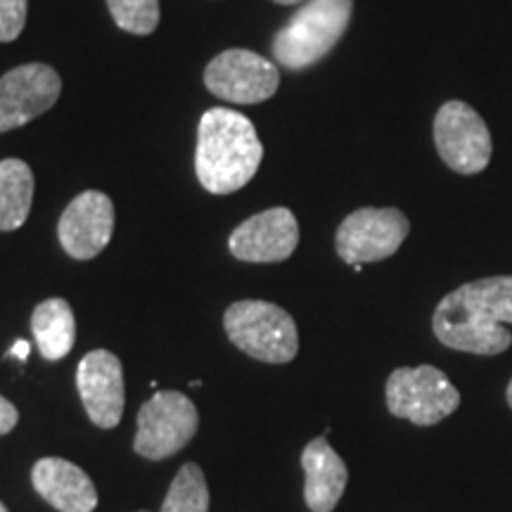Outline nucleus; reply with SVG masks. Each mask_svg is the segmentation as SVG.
Instances as JSON below:
<instances>
[{"mask_svg":"<svg viewBox=\"0 0 512 512\" xmlns=\"http://www.w3.org/2000/svg\"><path fill=\"white\" fill-rule=\"evenodd\" d=\"M512 275L472 280L441 299L432 318L434 335L444 347L477 356H496L510 349Z\"/></svg>","mask_w":512,"mask_h":512,"instance_id":"f257e3e1","label":"nucleus"},{"mask_svg":"<svg viewBox=\"0 0 512 512\" xmlns=\"http://www.w3.org/2000/svg\"><path fill=\"white\" fill-rule=\"evenodd\" d=\"M264 145L245 114L214 107L202 114L197 126L195 171L197 181L211 195H230L245 188L259 171Z\"/></svg>","mask_w":512,"mask_h":512,"instance_id":"f03ea898","label":"nucleus"},{"mask_svg":"<svg viewBox=\"0 0 512 512\" xmlns=\"http://www.w3.org/2000/svg\"><path fill=\"white\" fill-rule=\"evenodd\" d=\"M354 0H306L273 38V57L280 67L299 69L323 60L347 34Z\"/></svg>","mask_w":512,"mask_h":512,"instance_id":"7ed1b4c3","label":"nucleus"},{"mask_svg":"<svg viewBox=\"0 0 512 512\" xmlns=\"http://www.w3.org/2000/svg\"><path fill=\"white\" fill-rule=\"evenodd\" d=\"M223 328L230 342L264 363H290L299 351L294 318L278 304L242 299L228 306Z\"/></svg>","mask_w":512,"mask_h":512,"instance_id":"20e7f679","label":"nucleus"},{"mask_svg":"<svg viewBox=\"0 0 512 512\" xmlns=\"http://www.w3.org/2000/svg\"><path fill=\"white\" fill-rule=\"evenodd\" d=\"M460 406V392L434 366L396 368L387 380V408L394 418L430 427Z\"/></svg>","mask_w":512,"mask_h":512,"instance_id":"39448f33","label":"nucleus"},{"mask_svg":"<svg viewBox=\"0 0 512 512\" xmlns=\"http://www.w3.org/2000/svg\"><path fill=\"white\" fill-rule=\"evenodd\" d=\"M434 143L448 169L463 176L482 174L494 155L486 121L460 100H448L439 107L434 117Z\"/></svg>","mask_w":512,"mask_h":512,"instance_id":"423d86ee","label":"nucleus"},{"mask_svg":"<svg viewBox=\"0 0 512 512\" xmlns=\"http://www.w3.org/2000/svg\"><path fill=\"white\" fill-rule=\"evenodd\" d=\"M200 415L195 403L181 392H157L138 413V434L133 441L138 456L164 460L176 456L197 434Z\"/></svg>","mask_w":512,"mask_h":512,"instance_id":"0eeeda50","label":"nucleus"},{"mask_svg":"<svg viewBox=\"0 0 512 512\" xmlns=\"http://www.w3.org/2000/svg\"><path fill=\"white\" fill-rule=\"evenodd\" d=\"M411 233V221L403 211L387 207H363L339 223L335 247L339 259L347 264H370L399 252Z\"/></svg>","mask_w":512,"mask_h":512,"instance_id":"6e6552de","label":"nucleus"},{"mask_svg":"<svg viewBox=\"0 0 512 512\" xmlns=\"http://www.w3.org/2000/svg\"><path fill=\"white\" fill-rule=\"evenodd\" d=\"M204 86L216 98L235 105H259L278 93V67L252 50H223L204 69Z\"/></svg>","mask_w":512,"mask_h":512,"instance_id":"1a4fd4ad","label":"nucleus"},{"mask_svg":"<svg viewBox=\"0 0 512 512\" xmlns=\"http://www.w3.org/2000/svg\"><path fill=\"white\" fill-rule=\"evenodd\" d=\"M62 93V79L53 67L29 62L0 79V133L15 131L46 114Z\"/></svg>","mask_w":512,"mask_h":512,"instance_id":"9d476101","label":"nucleus"},{"mask_svg":"<svg viewBox=\"0 0 512 512\" xmlns=\"http://www.w3.org/2000/svg\"><path fill=\"white\" fill-rule=\"evenodd\" d=\"M297 245L299 223L287 207H273L252 216L240 223L228 240L230 254L247 264H278L290 259Z\"/></svg>","mask_w":512,"mask_h":512,"instance_id":"9b49d317","label":"nucleus"},{"mask_svg":"<svg viewBox=\"0 0 512 512\" xmlns=\"http://www.w3.org/2000/svg\"><path fill=\"white\" fill-rule=\"evenodd\" d=\"M114 233V204L105 192L86 190L62 211L57 238L72 259L88 261L110 245Z\"/></svg>","mask_w":512,"mask_h":512,"instance_id":"f8f14e48","label":"nucleus"},{"mask_svg":"<svg viewBox=\"0 0 512 512\" xmlns=\"http://www.w3.org/2000/svg\"><path fill=\"white\" fill-rule=\"evenodd\" d=\"M76 387H79L83 408L88 418L102 430H112L121 422L126 403L124 368L112 351L95 349L81 358L76 370Z\"/></svg>","mask_w":512,"mask_h":512,"instance_id":"ddd939ff","label":"nucleus"},{"mask_svg":"<svg viewBox=\"0 0 512 512\" xmlns=\"http://www.w3.org/2000/svg\"><path fill=\"white\" fill-rule=\"evenodd\" d=\"M31 482L43 501L60 512H93L98 505L93 479L64 458L38 460L31 470Z\"/></svg>","mask_w":512,"mask_h":512,"instance_id":"4468645a","label":"nucleus"},{"mask_svg":"<svg viewBox=\"0 0 512 512\" xmlns=\"http://www.w3.org/2000/svg\"><path fill=\"white\" fill-rule=\"evenodd\" d=\"M306 475L304 498L311 512H332L342 501L349 482V470L325 437L309 441L302 453Z\"/></svg>","mask_w":512,"mask_h":512,"instance_id":"2eb2a0df","label":"nucleus"},{"mask_svg":"<svg viewBox=\"0 0 512 512\" xmlns=\"http://www.w3.org/2000/svg\"><path fill=\"white\" fill-rule=\"evenodd\" d=\"M31 332H34L38 351L46 361H62L74 349L76 339L72 306L60 297L41 302L31 316Z\"/></svg>","mask_w":512,"mask_h":512,"instance_id":"dca6fc26","label":"nucleus"},{"mask_svg":"<svg viewBox=\"0 0 512 512\" xmlns=\"http://www.w3.org/2000/svg\"><path fill=\"white\" fill-rule=\"evenodd\" d=\"M34 202V174L22 159L0 162V230H17L29 219Z\"/></svg>","mask_w":512,"mask_h":512,"instance_id":"f3484780","label":"nucleus"},{"mask_svg":"<svg viewBox=\"0 0 512 512\" xmlns=\"http://www.w3.org/2000/svg\"><path fill=\"white\" fill-rule=\"evenodd\" d=\"M162 512H209V486L200 465L185 463L178 470L164 498Z\"/></svg>","mask_w":512,"mask_h":512,"instance_id":"a211bd4d","label":"nucleus"},{"mask_svg":"<svg viewBox=\"0 0 512 512\" xmlns=\"http://www.w3.org/2000/svg\"><path fill=\"white\" fill-rule=\"evenodd\" d=\"M114 22L128 34L147 36L159 24V0H107Z\"/></svg>","mask_w":512,"mask_h":512,"instance_id":"6ab92c4d","label":"nucleus"},{"mask_svg":"<svg viewBox=\"0 0 512 512\" xmlns=\"http://www.w3.org/2000/svg\"><path fill=\"white\" fill-rule=\"evenodd\" d=\"M27 24V0H0V43L17 41Z\"/></svg>","mask_w":512,"mask_h":512,"instance_id":"aec40b11","label":"nucleus"},{"mask_svg":"<svg viewBox=\"0 0 512 512\" xmlns=\"http://www.w3.org/2000/svg\"><path fill=\"white\" fill-rule=\"evenodd\" d=\"M17 420H19L17 408L12 406V403H10L8 399H5L3 394H0V437H3V434H8V432L15 430Z\"/></svg>","mask_w":512,"mask_h":512,"instance_id":"412c9836","label":"nucleus"},{"mask_svg":"<svg viewBox=\"0 0 512 512\" xmlns=\"http://www.w3.org/2000/svg\"><path fill=\"white\" fill-rule=\"evenodd\" d=\"M29 342L27 339H17L15 344H12V349H10V356H15V358H19V361H27V356H29Z\"/></svg>","mask_w":512,"mask_h":512,"instance_id":"4be33fe9","label":"nucleus"},{"mask_svg":"<svg viewBox=\"0 0 512 512\" xmlns=\"http://www.w3.org/2000/svg\"><path fill=\"white\" fill-rule=\"evenodd\" d=\"M278 5H297V3H306V0H273Z\"/></svg>","mask_w":512,"mask_h":512,"instance_id":"5701e85b","label":"nucleus"},{"mask_svg":"<svg viewBox=\"0 0 512 512\" xmlns=\"http://www.w3.org/2000/svg\"><path fill=\"white\" fill-rule=\"evenodd\" d=\"M508 403H510V408H512V380L508 384Z\"/></svg>","mask_w":512,"mask_h":512,"instance_id":"b1692460","label":"nucleus"},{"mask_svg":"<svg viewBox=\"0 0 512 512\" xmlns=\"http://www.w3.org/2000/svg\"><path fill=\"white\" fill-rule=\"evenodd\" d=\"M0 512H8V508H5V505H3V503H0Z\"/></svg>","mask_w":512,"mask_h":512,"instance_id":"393cba45","label":"nucleus"},{"mask_svg":"<svg viewBox=\"0 0 512 512\" xmlns=\"http://www.w3.org/2000/svg\"><path fill=\"white\" fill-rule=\"evenodd\" d=\"M140 512H147V510H140Z\"/></svg>","mask_w":512,"mask_h":512,"instance_id":"a878e982","label":"nucleus"}]
</instances>
